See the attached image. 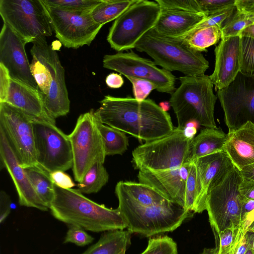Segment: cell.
<instances>
[{
  "label": "cell",
  "mask_w": 254,
  "mask_h": 254,
  "mask_svg": "<svg viewBox=\"0 0 254 254\" xmlns=\"http://www.w3.org/2000/svg\"><path fill=\"white\" fill-rule=\"evenodd\" d=\"M95 114L102 123L145 142L168 135L175 129L170 115L151 99L106 95Z\"/></svg>",
  "instance_id": "cell-1"
},
{
  "label": "cell",
  "mask_w": 254,
  "mask_h": 254,
  "mask_svg": "<svg viewBox=\"0 0 254 254\" xmlns=\"http://www.w3.org/2000/svg\"><path fill=\"white\" fill-rule=\"evenodd\" d=\"M54 190L49 209L59 221L96 233L127 229L118 208H109L97 203L78 189H64L54 184Z\"/></svg>",
  "instance_id": "cell-2"
},
{
  "label": "cell",
  "mask_w": 254,
  "mask_h": 254,
  "mask_svg": "<svg viewBox=\"0 0 254 254\" xmlns=\"http://www.w3.org/2000/svg\"><path fill=\"white\" fill-rule=\"evenodd\" d=\"M181 84L171 94L169 103L176 115L179 128L194 121L207 128H217L214 119L217 97L209 75H185Z\"/></svg>",
  "instance_id": "cell-3"
},
{
  "label": "cell",
  "mask_w": 254,
  "mask_h": 254,
  "mask_svg": "<svg viewBox=\"0 0 254 254\" xmlns=\"http://www.w3.org/2000/svg\"><path fill=\"white\" fill-rule=\"evenodd\" d=\"M135 49L151 57L156 64L170 72L187 76L204 74L209 62L201 52L190 47L179 38L163 36L152 29L137 43Z\"/></svg>",
  "instance_id": "cell-4"
},
{
  "label": "cell",
  "mask_w": 254,
  "mask_h": 254,
  "mask_svg": "<svg viewBox=\"0 0 254 254\" xmlns=\"http://www.w3.org/2000/svg\"><path fill=\"white\" fill-rule=\"evenodd\" d=\"M116 196L118 208L127 229L145 237L173 231L193 213L172 202L162 205L143 206L122 195Z\"/></svg>",
  "instance_id": "cell-5"
},
{
  "label": "cell",
  "mask_w": 254,
  "mask_h": 254,
  "mask_svg": "<svg viewBox=\"0 0 254 254\" xmlns=\"http://www.w3.org/2000/svg\"><path fill=\"white\" fill-rule=\"evenodd\" d=\"M184 129L175 127L172 132L159 138L145 142L132 152L135 169L159 172L190 163V144Z\"/></svg>",
  "instance_id": "cell-6"
},
{
  "label": "cell",
  "mask_w": 254,
  "mask_h": 254,
  "mask_svg": "<svg viewBox=\"0 0 254 254\" xmlns=\"http://www.w3.org/2000/svg\"><path fill=\"white\" fill-rule=\"evenodd\" d=\"M242 179L240 171L234 166L209 189L205 210L213 233L242 224L244 198L239 190Z\"/></svg>",
  "instance_id": "cell-7"
},
{
  "label": "cell",
  "mask_w": 254,
  "mask_h": 254,
  "mask_svg": "<svg viewBox=\"0 0 254 254\" xmlns=\"http://www.w3.org/2000/svg\"><path fill=\"white\" fill-rule=\"evenodd\" d=\"M162 9L155 1L136 0L110 28L107 40L118 52L135 49L137 43L156 25Z\"/></svg>",
  "instance_id": "cell-8"
},
{
  "label": "cell",
  "mask_w": 254,
  "mask_h": 254,
  "mask_svg": "<svg viewBox=\"0 0 254 254\" xmlns=\"http://www.w3.org/2000/svg\"><path fill=\"white\" fill-rule=\"evenodd\" d=\"M0 15L26 44L50 37L53 29L42 0H0Z\"/></svg>",
  "instance_id": "cell-9"
},
{
  "label": "cell",
  "mask_w": 254,
  "mask_h": 254,
  "mask_svg": "<svg viewBox=\"0 0 254 254\" xmlns=\"http://www.w3.org/2000/svg\"><path fill=\"white\" fill-rule=\"evenodd\" d=\"M72 151V171L75 181L80 183L96 163H104L106 156L93 109L81 114L72 131L68 135Z\"/></svg>",
  "instance_id": "cell-10"
},
{
  "label": "cell",
  "mask_w": 254,
  "mask_h": 254,
  "mask_svg": "<svg viewBox=\"0 0 254 254\" xmlns=\"http://www.w3.org/2000/svg\"><path fill=\"white\" fill-rule=\"evenodd\" d=\"M38 165L49 174L72 168L70 141L56 124L34 119L33 121Z\"/></svg>",
  "instance_id": "cell-11"
},
{
  "label": "cell",
  "mask_w": 254,
  "mask_h": 254,
  "mask_svg": "<svg viewBox=\"0 0 254 254\" xmlns=\"http://www.w3.org/2000/svg\"><path fill=\"white\" fill-rule=\"evenodd\" d=\"M34 118L7 103H0V130L5 135L21 166H38Z\"/></svg>",
  "instance_id": "cell-12"
},
{
  "label": "cell",
  "mask_w": 254,
  "mask_h": 254,
  "mask_svg": "<svg viewBox=\"0 0 254 254\" xmlns=\"http://www.w3.org/2000/svg\"><path fill=\"white\" fill-rule=\"evenodd\" d=\"M216 92L228 132L248 122L254 124V76L240 72L227 87Z\"/></svg>",
  "instance_id": "cell-13"
},
{
  "label": "cell",
  "mask_w": 254,
  "mask_h": 254,
  "mask_svg": "<svg viewBox=\"0 0 254 254\" xmlns=\"http://www.w3.org/2000/svg\"><path fill=\"white\" fill-rule=\"evenodd\" d=\"M46 8L56 37L67 48L90 45L103 26L93 20L91 13Z\"/></svg>",
  "instance_id": "cell-14"
},
{
  "label": "cell",
  "mask_w": 254,
  "mask_h": 254,
  "mask_svg": "<svg viewBox=\"0 0 254 254\" xmlns=\"http://www.w3.org/2000/svg\"><path fill=\"white\" fill-rule=\"evenodd\" d=\"M103 65L125 76L149 80L159 92L172 94L175 91L176 77L171 72L157 67L154 61L142 58L132 51L105 55Z\"/></svg>",
  "instance_id": "cell-15"
},
{
  "label": "cell",
  "mask_w": 254,
  "mask_h": 254,
  "mask_svg": "<svg viewBox=\"0 0 254 254\" xmlns=\"http://www.w3.org/2000/svg\"><path fill=\"white\" fill-rule=\"evenodd\" d=\"M30 53L48 67L52 75L49 93L46 95L43 94L48 113L55 120L65 116L70 110V100L65 81L64 69L57 52L48 44L46 38L43 37L33 43Z\"/></svg>",
  "instance_id": "cell-16"
},
{
  "label": "cell",
  "mask_w": 254,
  "mask_h": 254,
  "mask_svg": "<svg viewBox=\"0 0 254 254\" xmlns=\"http://www.w3.org/2000/svg\"><path fill=\"white\" fill-rule=\"evenodd\" d=\"M26 44L8 25L3 23L0 33V63L7 68L12 79L39 89L31 72Z\"/></svg>",
  "instance_id": "cell-17"
},
{
  "label": "cell",
  "mask_w": 254,
  "mask_h": 254,
  "mask_svg": "<svg viewBox=\"0 0 254 254\" xmlns=\"http://www.w3.org/2000/svg\"><path fill=\"white\" fill-rule=\"evenodd\" d=\"M1 168H4L14 184L21 206L33 207L43 211L49 207L35 191L24 169L21 166L3 132L0 130Z\"/></svg>",
  "instance_id": "cell-18"
},
{
  "label": "cell",
  "mask_w": 254,
  "mask_h": 254,
  "mask_svg": "<svg viewBox=\"0 0 254 254\" xmlns=\"http://www.w3.org/2000/svg\"><path fill=\"white\" fill-rule=\"evenodd\" d=\"M196 174V199L194 213L205 210L206 199L211 187L234 166L224 151L200 157L194 162Z\"/></svg>",
  "instance_id": "cell-19"
},
{
  "label": "cell",
  "mask_w": 254,
  "mask_h": 254,
  "mask_svg": "<svg viewBox=\"0 0 254 254\" xmlns=\"http://www.w3.org/2000/svg\"><path fill=\"white\" fill-rule=\"evenodd\" d=\"M214 52V68L209 77L217 91L227 87L241 71V37L221 39Z\"/></svg>",
  "instance_id": "cell-20"
},
{
  "label": "cell",
  "mask_w": 254,
  "mask_h": 254,
  "mask_svg": "<svg viewBox=\"0 0 254 254\" xmlns=\"http://www.w3.org/2000/svg\"><path fill=\"white\" fill-rule=\"evenodd\" d=\"M190 163L174 169L152 172L139 171V182L156 190L171 202L184 207L185 190Z\"/></svg>",
  "instance_id": "cell-21"
},
{
  "label": "cell",
  "mask_w": 254,
  "mask_h": 254,
  "mask_svg": "<svg viewBox=\"0 0 254 254\" xmlns=\"http://www.w3.org/2000/svg\"><path fill=\"white\" fill-rule=\"evenodd\" d=\"M34 119L56 124V120L48 113L43 94L38 89L11 79L6 102Z\"/></svg>",
  "instance_id": "cell-22"
},
{
  "label": "cell",
  "mask_w": 254,
  "mask_h": 254,
  "mask_svg": "<svg viewBox=\"0 0 254 254\" xmlns=\"http://www.w3.org/2000/svg\"><path fill=\"white\" fill-rule=\"evenodd\" d=\"M223 151L239 171L254 163V124L248 122L228 132Z\"/></svg>",
  "instance_id": "cell-23"
},
{
  "label": "cell",
  "mask_w": 254,
  "mask_h": 254,
  "mask_svg": "<svg viewBox=\"0 0 254 254\" xmlns=\"http://www.w3.org/2000/svg\"><path fill=\"white\" fill-rule=\"evenodd\" d=\"M207 16L203 12L162 9L153 29L163 36L180 38L189 33Z\"/></svg>",
  "instance_id": "cell-24"
},
{
  "label": "cell",
  "mask_w": 254,
  "mask_h": 254,
  "mask_svg": "<svg viewBox=\"0 0 254 254\" xmlns=\"http://www.w3.org/2000/svg\"><path fill=\"white\" fill-rule=\"evenodd\" d=\"M115 193L143 206L162 205L171 202L153 188L139 182L120 181L116 186Z\"/></svg>",
  "instance_id": "cell-25"
},
{
  "label": "cell",
  "mask_w": 254,
  "mask_h": 254,
  "mask_svg": "<svg viewBox=\"0 0 254 254\" xmlns=\"http://www.w3.org/2000/svg\"><path fill=\"white\" fill-rule=\"evenodd\" d=\"M227 134L221 129L207 128L202 129L191 140L190 160L223 151Z\"/></svg>",
  "instance_id": "cell-26"
},
{
  "label": "cell",
  "mask_w": 254,
  "mask_h": 254,
  "mask_svg": "<svg viewBox=\"0 0 254 254\" xmlns=\"http://www.w3.org/2000/svg\"><path fill=\"white\" fill-rule=\"evenodd\" d=\"M132 234L127 230L105 232L95 244L81 254H126Z\"/></svg>",
  "instance_id": "cell-27"
},
{
  "label": "cell",
  "mask_w": 254,
  "mask_h": 254,
  "mask_svg": "<svg viewBox=\"0 0 254 254\" xmlns=\"http://www.w3.org/2000/svg\"><path fill=\"white\" fill-rule=\"evenodd\" d=\"M24 170L38 196L49 208L55 197L54 184L50 174L39 165Z\"/></svg>",
  "instance_id": "cell-28"
},
{
  "label": "cell",
  "mask_w": 254,
  "mask_h": 254,
  "mask_svg": "<svg viewBox=\"0 0 254 254\" xmlns=\"http://www.w3.org/2000/svg\"><path fill=\"white\" fill-rule=\"evenodd\" d=\"M222 26H214L191 31L179 38L190 47L200 52L207 51V48L217 44L222 38Z\"/></svg>",
  "instance_id": "cell-29"
},
{
  "label": "cell",
  "mask_w": 254,
  "mask_h": 254,
  "mask_svg": "<svg viewBox=\"0 0 254 254\" xmlns=\"http://www.w3.org/2000/svg\"><path fill=\"white\" fill-rule=\"evenodd\" d=\"M136 0H102L91 12L93 20L104 25L116 20Z\"/></svg>",
  "instance_id": "cell-30"
},
{
  "label": "cell",
  "mask_w": 254,
  "mask_h": 254,
  "mask_svg": "<svg viewBox=\"0 0 254 254\" xmlns=\"http://www.w3.org/2000/svg\"><path fill=\"white\" fill-rule=\"evenodd\" d=\"M97 123L106 156L121 155L124 153L129 145L128 139L126 133L103 124L98 118Z\"/></svg>",
  "instance_id": "cell-31"
},
{
  "label": "cell",
  "mask_w": 254,
  "mask_h": 254,
  "mask_svg": "<svg viewBox=\"0 0 254 254\" xmlns=\"http://www.w3.org/2000/svg\"><path fill=\"white\" fill-rule=\"evenodd\" d=\"M104 163L94 164L84 176L82 181L77 184L78 190L83 194L98 192L107 183L109 174Z\"/></svg>",
  "instance_id": "cell-32"
},
{
  "label": "cell",
  "mask_w": 254,
  "mask_h": 254,
  "mask_svg": "<svg viewBox=\"0 0 254 254\" xmlns=\"http://www.w3.org/2000/svg\"><path fill=\"white\" fill-rule=\"evenodd\" d=\"M254 24V13L236 9L222 25L221 39L240 36L243 30Z\"/></svg>",
  "instance_id": "cell-33"
},
{
  "label": "cell",
  "mask_w": 254,
  "mask_h": 254,
  "mask_svg": "<svg viewBox=\"0 0 254 254\" xmlns=\"http://www.w3.org/2000/svg\"><path fill=\"white\" fill-rule=\"evenodd\" d=\"M241 224L225 229L219 234L213 233L216 246L213 249H205L203 254H229L238 237Z\"/></svg>",
  "instance_id": "cell-34"
},
{
  "label": "cell",
  "mask_w": 254,
  "mask_h": 254,
  "mask_svg": "<svg viewBox=\"0 0 254 254\" xmlns=\"http://www.w3.org/2000/svg\"><path fill=\"white\" fill-rule=\"evenodd\" d=\"M102 0H42L48 7L91 13Z\"/></svg>",
  "instance_id": "cell-35"
},
{
  "label": "cell",
  "mask_w": 254,
  "mask_h": 254,
  "mask_svg": "<svg viewBox=\"0 0 254 254\" xmlns=\"http://www.w3.org/2000/svg\"><path fill=\"white\" fill-rule=\"evenodd\" d=\"M31 74L40 91L46 95L50 90L53 77L48 67L37 58L32 56L30 64Z\"/></svg>",
  "instance_id": "cell-36"
},
{
  "label": "cell",
  "mask_w": 254,
  "mask_h": 254,
  "mask_svg": "<svg viewBox=\"0 0 254 254\" xmlns=\"http://www.w3.org/2000/svg\"><path fill=\"white\" fill-rule=\"evenodd\" d=\"M140 254H178L177 244L167 235L150 237L146 249Z\"/></svg>",
  "instance_id": "cell-37"
},
{
  "label": "cell",
  "mask_w": 254,
  "mask_h": 254,
  "mask_svg": "<svg viewBox=\"0 0 254 254\" xmlns=\"http://www.w3.org/2000/svg\"><path fill=\"white\" fill-rule=\"evenodd\" d=\"M242 63L240 72L254 76V39L241 37Z\"/></svg>",
  "instance_id": "cell-38"
},
{
  "label": "cell",
  "mask_w": 254,
  "mask_h": 254,
  "mask_svg": "<svg viewBox=\"0 0 254 254\" xmlns=\"http://www.w3.org/2000/svg\"><path fill=\"white\" fill-rule=\"evenodd\" d=\"M196 195V168L194 163L191 162L186 182L184 208L193 213Z\"/></svg>",
  "instance_id": "cell-39"
},
{
  "label": "cell",
  "mask_w": 254,
  "mask_h": 254,
  "mask_svg": "<svg viewBox=\"0 0 254 254\" xmlns=\"http://www.w3.org/2000/svg\"><path fill=\"white\" fill-rule=\"evenodd\" d=\"M94 238L88 234L83 228L74 225H68V230L64 243H72L77 246L83 247L92 243Z\"/></svg>",
  "instance_id": "cell-40"
},
{
  "label": "cell",
  "mask_w": 254,
  "mask_h": 254,
  "mask_svg": "<svg viewBox=\"0 0 254 254\" xmlns=\"http://www.w3.org/2000/svg\"><path fill=\"white\" fill-rule=\"evenodd\" d=\"M236 9L235 6H233L209 14L190 31L216 25L222 26V23L234 13Z\"/></svg>",
  "instance_id": "cell-41"
},
{
  "label": "cell",
  "mask_w": 254,
  "mask_h": 254,
  "mask_svg": "<svg viewBox=\"0 0 254 254\" xmlns=\"http://www.w3.org/2000/svg\"><path fill=\"white\" fill-rule=\"evenodd\" d=\"M155 1L162 9L203 12L200 10L196 0H156Z\"/></svg>",
  "instance_id": "cell-42"
},
{
  "label": "cell",
  "mask_w": 254,
  "mask_h": 254,
  "mask_svg": "<svg viewBox=\"0 0 254 254\" xmlns=\"http://www.w3.org/2000/svg\"><path fill=\"white\" fill-rule=\"evenodd\" d=\"M132 85L134 98L138 101L146 99L150 92L156 89L155 85L152 82L132 76H126Z\"/></svg>",
  "instance_id": "cell-43"
},
{
  "label": "cell",
  "mask_w": 254,
  "mask_h": 254,
  "mask_svg": "<svg viewBox=\"0 0 254 254\" xmlns=\"http://www.w3.org/2000/svg\"><path fill=\"white\" fill-rule=\"evenodd\" d=\"M236 0H196L202 12L207 15L235 6Z\"/></svg>",
  "instance_id": "cell-44"
},
{
  "label": "cell",
  "mask_w": 254,
  "mask_h": 254,
  "mask_svg": "<svg viewBox=\"0 0 254 254\" xmlns=\"http://www.w3.org/2000/svg\"><path fill=\"white\" fill-rule=\"evenodd\" d=\"M50 177L55 185L62 189H71L75 186L70 176L62 170L50 173Z\"/></svg>",
  "instance_id": "cell-45"
},
{
  "label": "cell",
  "mask_w": 254,
  "mask_h": 254,
  "mask_svg": "<svg viewBox=\"0 0 254 254\" xmlns=\"http://www.w3.org/2000/svg\"><path fill=\"white\" fill-rule=\"evenodd\" d=\"M11 79L7 68L0 63V103L6 102Z\"/></svg>",
  "instance_id": "cell-46"
},
{
  "label": "cell",
  "mask_w": 254,
  "mask_h": 254,
  "mask_svg": "<svg viewBox=\"0 0 254 254\" xmlns=\"http://www.w3.org/2000/svg\"><path fill=\"white\" fill-rule=\"evenodd\" d=\"M11 201L9 196L4 190L0 192V223H2L8 216L11 211Z\"/></svg>",
  "instance_id": "cell-47"
},
{
  "label": "cell",
  "mask_w": 254,
  "mask_h": 254,
  "mask_svg": "<svg viewBox=\"0 0 254 254\" xmlns=\"http://www.w3.org/2000/svg\"><path fill=\"white\" fill-rule=\"evenodd\" d=\"M239 190L243 198L254 199V181L242 178Z\"/></svg>",
  "instance_id": "cell-48"
},
{
  "label": "cell",
  "mask_w": 254,
  "mask_h": 254,
  "mask_svg": "<svg viewBox=\"0 0 254 254\" xmlns=\"http://www.w3.org/2000/svg\"><path fill=\"white\" fill-rule=\"evenodd\" d=\"M107 85L111 88H119L124 84V79L122 76L116 73H111L108 74L105 79Z\"/></svg>",
  "instance_id": "cell-49"
},
{
  "label": "cell",
  "mask_w": 254,
  "mask_h": 254,
  "mask_svg": "<svg viewBox=\"0 0 254 254\" xmlns=\"http://www.w3.org/2000/svg\"><path fill=\"white\" fill-rule=\"evenodd\" d=\"M235 6L237 9L254 14V0H236Z\"/></svg>",
  "instance_id": "cell-50"
},
{
  "label": "cell",
  "mask_w": 254,
  "mask_h": 254,
  "mask_svg": "<svg viewBox=\"0 0 254 254\" xmlns=\"http://www.w3.org/2000/svg\"><path fill=\"white\" fill-rule=\"evenodd\" d=\"M240 172L243 179L254 181V163L245 167Z\"/></svg>",
  "instance_id": "cell-51"
},
{
  "label": "cell",
  "mask_w": 254,
  "mask_h": 254,
  "mask_svg": "<svg viewBox=\"0 0 254 254\" xmlns=\"http://www.w3.org/2000/svg\"><path fill=\"white\" fill-rule=\"evenodd\" d=\"M254 210V199L244 198L242 205V213L244 216Z\"/></svg>",
  "instance_id": "cell-52"
},
{
  "label": "cell",
  "mask_w": 254,
  "mask_h": 254,
  "mask_svg": "<svg viewBox=\"0 0 254 254\" xmlns=\"http://www.w3.org/2000/svg\"><path fill=\"white\" fill-rule=\"evenodd\" d=\"M240 36L247 37L254 39V24L243 30Z\"/></svg>",
  "instance_id": "cell-53"
},
{
  "label": "cell",
  "mask_w": 254,
  "mask_h": 254,
  "mask_svg": "<svg viewBox=\"0 0 254 254\" xmlns=\"http://www.w3.org/2000/svg\"><path fill=\"white\" fill-rule=\"evenodd\" d=\"M159 107L161 108L162 110L165 112H167L170 109V107L171 106L169 102H162L160 103Z\"/></svg>",
  "instance_id": "cell-54"
},
{
  "label": "cell",
  "mask_w": 254,
  "mask_h": 254,
  "mask_svg": "<svg viewBox=\"0 0 254 254\" xmlns=\"http://www.w3.org/2000/svg\"><path fill=\"white\" fill-rule=\"evenodd\" d=\"M250 231V230H249ZM252 233L251 239L250 242V246L254 252V231H250Z\"/></svg>",
  "instance_id": "cell-55"
},
{
  "label": "cell",
  "mask_w": 254,
  "mask_h": 254,
  "mask_svg": "<svg viewBox=\"0 0 254 254\" xmlns=\"http://www.w3.org/2000/svg\"><path fill=\"white\" fill-rule=\"evenodd\" d=\"M245 254H254V252L250 246V244Z\"/></svg>",
  "instance_id": "cell-56"
}]
</instances>
